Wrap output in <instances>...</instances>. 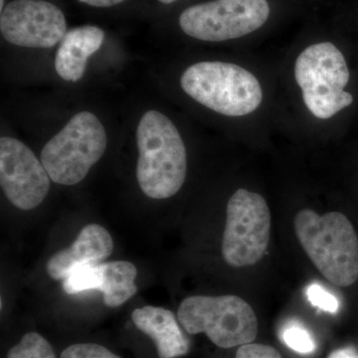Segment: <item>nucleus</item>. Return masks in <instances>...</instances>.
I'll return each mask as SVG.
<instances>
[{
  "instance_id": "24",
  "label": "nucleus",
  "mask_w": 358,
  "mask_h": 358,
  "mask_svg": "<svg viewBox=\"0 0 358 358\" xmlns=\"http://www.w3.org/2000/svg\"><path fill=\"white\" fill-rule=\"evenodd\" d=\"M0 9L1 11L4 9V0H0Z\"/></svg>"
},
{
  "instance_id": "20",
  "label": "nucleus",
  "mask_w": 358,
  "mask_h": 358,
  "mask_svg": "<svg viewBox=\"0 0 358 358\" xmlns=\"http://www.w3.org/2000/svg\"><path fill=\"white\" fill-rule=\"evenodd\" d=\"M236 358H282L281 355L271 346L247 343L238 350Z\"/></svg>"
},
{
  "instance_id": "8",
  "label": "nucleus",
  "mask_w": 358,
  "mask_h": 358,
  "mask_svg": "<svg viewBox=\"0 0 358 358\" xmlns=\"http://www.w3.org/2000/svg\"><path fill=\"white\" fill-rule=\"evenodd\" d=\"M268 15L267 0H213L186 8L179 25L192 38L221 42L256 31Z\"/></svg>"
},
{
  "instance_id": "23",
  "label": "nucleus",
  "mask_w": 358,
  "mask_h": 358,
  "mask_svg": "<svg viewBox=\"0 0 358 358\" xmlns=\"http://www.w3.org/2000/svg\"><path fill=\"white\" fill-rule=\"evenodd\" d=\"M159 1L164 4H171L173 3V2L176 1V0H159Z\"/></svg>"
},
{
  "instance_id": "21",
  "label": "nucleus",
  "mask_w": 358,
  "mask_h": 358,
  "mask_svg": "<svg viewBox=\"0 0 358 358\" xmlns=\"http://www.w3.org/2000/svg\"><path fill=\"white\" fill-rule=\"evenodd\" d=\"M83 3L95 7H110L122 3L124 0H79Z\"/></svg>"
},
{
  "instance_id": "16",
  "label": "nucleus",
  "mask_w": 358,
  "mask_h": 358,
  "mask_svg": "<svg viewBox=\"0 0 358 358\" xmlns=\"http://www.w3.org/2000/svg\"><path fill=\"white\" fill-rule=\"evenodd\" d=\"M7 358H56L50 343L36 333L26 334L20 343L9 350Z\"/></svg>"
},
{
  "instance_id": "14",
  "label": "nucleus",
  "mask_w": 358,
  "mask_h": 358,
  "mask_svg": "<svg viewBox=\"0 0 358 358\" xmlns=\"http://www.w3.org/2000/svg\"><path fill=\"white\" fill-rule=\"evenodd\" d=\"M103 303L110 308L124 305L133 298L136 292V281L138 270L133 263L127 261L102 263Z\"/></svg>"
},
{
  "instance_id": "4",
  "label": "nucleus",
  "mask_w": 358,
  "mask_h": 358,
  "mask_svg": "<svg viewBox=\"0 0 358 358\" xmlns=\"http://www.w3.org/2000/svg\"><path fill=\"white\" fill-rule=\"evenodd\" d=\"M294 79L306 107L317 119H331L353 102L352 94L345 91L350 82L345 56L331 42L313 44L301 52Z\"/></svg>"
},
{
  "instance_id": "7",
  "label": "nucleus",
  "mask_w": 358,
  "mask_h": 358,
  "mask_svg": "<svg viewBox=\"0 0 358 358\" xmlns=\"http://www.w3.org/2000/svg\"><path fill=\"white\" fill-rule=\"evenodd\" d=\"M271 213L262 195L238 189L226 210L222 255L231 267L256 265L263 258L270 240Z\"/></svg>"
},
{
  "instance_id": "6",
  "label": "nucleus",
  "mask_w": 358,
  "mask_h": 358,
  "mask_svg": "<svg viewBox=\"0 0 358 358\" xmlns=\"http://www.w3.org/2000/svg\"><path fill=\"white\" fill-rule=\"evenodd\" d=\"M178 320L187 333H204L222 348L251 343L258 334L253 308L234 294L189 296L179 306Z\"/></svg>"
},
{
  "instance_id": "10",
  "label": "nucleus",
  "mask_w": 358,
  "mask_h": 358,
  "mask_svg": "<svg viewBox=\"0 0 358 358\" xmlns=\"http://www.w3.org/2000/svg\"><path fill=\"white\" fill-rule=\"evenodd\" d=\"M0 31L7 42L29 48H51L67 33L64 13L44 0H13L0 16Z\"/></svg>"
},
{
  "instance_id": "2",
  "label": "nucleus",
  "mask_w": 358,
  "mask_h": 358,
  "mask_svg": "<svg viewBox=\"0 0 358 358\" xmlns=\"http://www.w3.org/2000/svg\"><path fill=\"white\" fill-rule=\"evenodd\" d=\"M294 232L317 270L338 287L358 279V238L352 222L341 212L319 215L301 209L294 219Z\"/></svg>"
},
{
  "instance_id": "13",
  "label": "nucleus",
  "mask_w": 358,
  "mask_h": 358,
  "mask_svg": "<svg viewBox=\"0 0 358 358\" xmlns=\"http://www.w3.org/2000/svg\"><path fill=\"white\" fill-rule=\"evenodd\" d=\"M131 319L141 331L155 341L159 358L178 357L188 352L189 343L171 310L147 306L134 310Z\"/></svg>"
},
{
  "instance_id": "18",
  "label": "nucleus",
  "mask_w": 358,
  "mask_h": 358,
  "mask_svg": "<svg viewBox=\"0 0 358 358\" xmlns=\"http://www.w3.org/2000/svg\"><path fill=\"white\" fill-rule=\"evenodd\" d=\"M61 358H121L96 343H78L66 348Z\"/></svg>"
},
{
  "instance_id": "17",
  "label": "nucleus",
  "mask_w": 358,
  "mask_h": 358,
  "mask_svg": "<svg viewBox=\"0 0 358 358\" xmlns=\"http://www.w3.org/2000/svg\"><path fill=\"white\" fill-rule=\"evenodd\" d=\"M281 338L285 345L301 355H310L317 348L312 334L298 322H289L282 327Z\"/></svg>"
},
{
  "instance_id": "9",
  "label": "nucleus",
  "mask_w": 358,
  "mask_h": 358,
  "mask_svg": "<svg viewBox=\"0 0 358 358\" xmlns=\"http://www.w3.org/2000/svg\"><path fill=\"white\" fill-rule=\"evenodd\" d=\"M50 176L41 160L16 138H0V185L11 204L21 210L39 206L50 190Z\"/></svg>"
},
{
  "instance_id": "5",
  "label": "nucleus",
  "mask_w": 358,
  "mask_h": 358,
  "mask_svg": "<svg viewBox=\"0 0 358 358\" xmlns=\"http://www.w3.org/2000/svg\"><path fill=\"white\" fill-rule=\"evenodd\" d=\"M107 143L105 128L98 117L83 110L46 143L41 162L53 182L75 185L102 159Z\"/></svg>"
},
{
  "instance_id": "12",
  "label": "nucleus",
  "mask_w": 358,
  "mask_h": 358,
  "mask_svg": "<svg viewBox=\"0 0 358 358\" xmlns=\"http://www.w3.org/2000/svg\"><path fill=\"white\" fill-rule=\"evenodd\" d=\"M105 32L92 25L80 26L66 33L55 57V70L68 82H77L83 77L87 61L102 46Z\"/></svg>"
},
{
  "instance_id": "22",
  "label": "nucleus",
  "mask_w": 358,
  "mask_h": 358,
  "mask_svg": "<svg viewBox=\"0 0 358 358\" xmlns=\"http://www.w3.org/2000/svg\"><path fill=\"white\" fill-rule=\"evenodd\" d=\"M327 358H358V353L352 348L336 350Z\"/></svg>"
},
{
  "instance_id": "19",
  "label": "nucleus",
  "mask_w": 358,
  "mask_h": 358,
  "mask_svg": "<svg viewBox=\"0 0 358 358\" xmlns=\"http://www.w3.org/2000/svg\"><path fill=\"white\" fill-rule=\"evenodd\" d=\"M308 300L315 307L324 312L336 313L339 308V301L336 296L327 292L320 285L313 284L307 289Z\"/></svg>"
},
{
  "instance_id": "15",
  "label": "nucleus",
  "mask_w": 358,
  "mask_h": 358,
  "mask_svg": "<svg viewBox=\"0 0 358 358\" xmlns=\"http://www.w3.org/2000/svg\"><path fill=\"white\" fill-rule=\"evenodd\" d=\"M102 263L80 264L63 280V289L68 294H77L96 289L103 285Z\"/></svg>"
},
{
  "instance_id": "1",
  "label": "nucleus",
  "mask_w": 358,
  "mask_h": 358,
  "mask_svg": "<svg viewBox=\"0 0 358 358\" xmlns=\"http://www.w3.org/2000/svg\"><path fill=\"white\" fill-rule=\"evenodd\" d=\"M136 141V178L141 189L154 199L176 195L185 181L187 155L173 122L157 110H148L138 124Z\"/></svg>"
},
{
  "instance_id": "11",
  "label": "nucleus",
  "mask_w": 358,
  "mask_h": 358,
  "mask_svg": "<svg viewBox=\"0 0 358 358\" xmlns=\"http://www.w3.org/2000/svg\"><path fill=\"white\" fill-rule=\"evenodd\" d=\"M114 241L107 229L99 224H89L79 233L74 243L49 259L46 271L56 281L64 280L80 264L100 263L110 257Z\"/></svg>"
},
{
  "instance_id": "3",
  "label": "nucleus",
  "mask_w": 358,
  "mask_h": 358,
  "mask_svg": "<svg viewBox=\"0 0 358 358\" xmlns=\"http://www.w3.org/2000/svg\"><path fill=\"white\" fill-rule=\"evenodd\" d=\"M190 98L218 114L243 117L255 112L263 100L258 79L250 71L225 62H199L180 78Z\"/></svg>"
}]
</instances>
